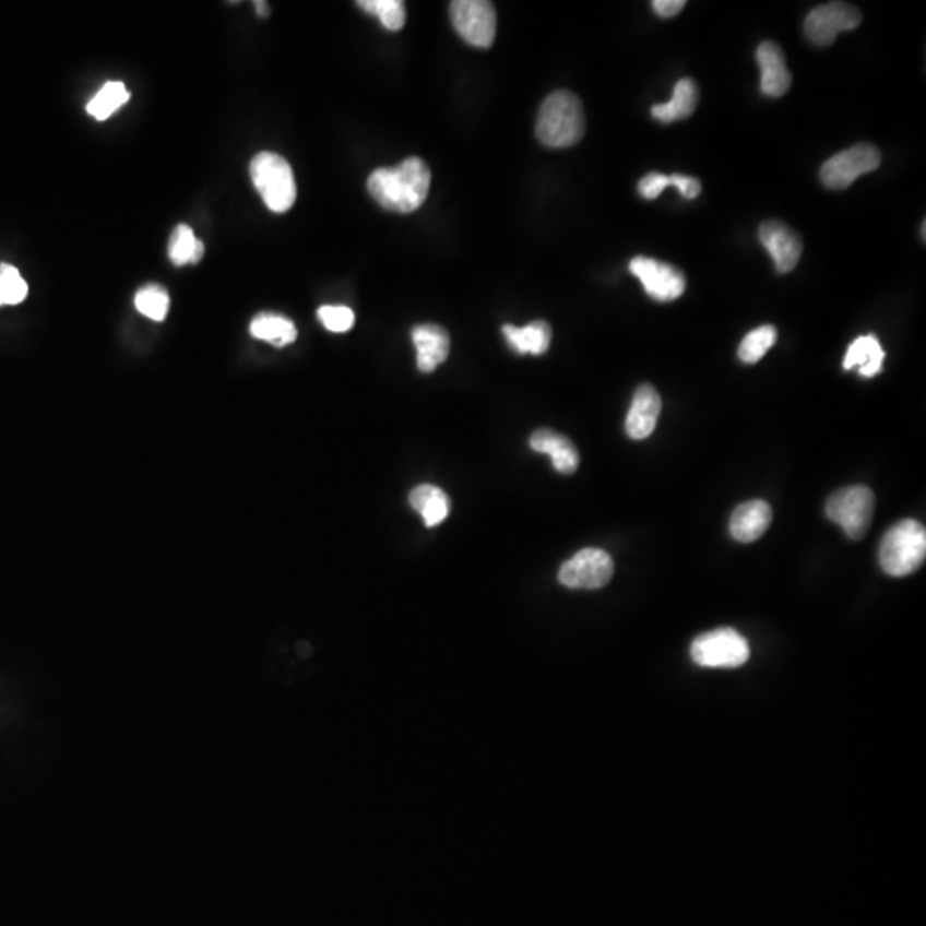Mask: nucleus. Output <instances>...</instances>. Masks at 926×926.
Segmentation results:
<instances>
[{
	"label": "nucleus",
	"mask_w": 926,
	"mask_h": 926,
	"mask_svg": "<svg viewBox=\"0 0 926 926\" xmlns=\"http://www.w3.org/2000/svg\"><path fill=\"white\" fill-rule=\"evenodd\" d=\"M431 188V170L417 156L396 167L378 168L368 180V191L388 212L412 213L423 206Z\"/></svg>",
	"instance_id": "1"
},
{
	"label": "nucleus",
	"mask_w": 926,
	"mask_h": 926,
	"mask_svg": "<svg viewBox=\"0 0 926 926\" xmlns=\"http://www.w3.org/2000/svg\"><path fill=\"white\" fill-rule=\"evenodd\" d=\"M585 132V114L579 96L567 90L551 93L541 105L535 134L549 149H568Z\"/></svg>",
	"instance_id": "2"
},
{
	"label": "nucleus",
	"mask_w": 926,
	"mask_h": 926,
	"mask_svg": "<svg viewBox=\"0 0 926 926\" xmlns=\"http://www.w3.org/2000/svg\"><path fill=\"white\" fill-rule=\"evenodd\" d=\"M925 558L926 531L916 520H901L883 535L879 559L887 575H911L923 567Z\"/></svg>",
	"instance_id": "3"
},
{
	"label": "nucleus",
	"mask_w": 926,
	"mask_h": 926,
	"mask_svg": "<svg viewBox=\"0 0 926 926\" xmlns=\"http://www.w3.org/2000/svg\"><path fill=\"white\" fill-rule=\"evenodd\" d=\"M249 173L256 191L260 192L268 209L285 213L294 206L297 198L296 179L284 156L272 152L260 153L252 158Z\"/></svg>",
	"instance_id": "4"
},
{
	"label": "nucleus",
	"mask_w": 926,
	"mask_h": 926,
	"mask_svg": "<svg viewBox=\"0 0 926 926\" xmlns=\"http://www.w3.org/2000/svg\"><path fill=\"white\" fill-rule=\"evenodd\" d=\"M875 495L870 487L851 486L835 491L827 499L826 513L838 523L847 537L859 541L867 535L874 520Z\"/></svg>",
	"instance_id": "5"
},
{
	"label": "nucleus",
	"mask_w": 926,
	"mask_h": 926,
	"mask_svg": "<svg viewBox=\"0 0 926 926\" xmlns=\"http://www.w3.org/2000/svg\"><path fill=\"white\" fill-rule=\"evenodd\" d=\"M691 660L702 667H739L750 660L747 639L733 628H719L697 637L691 643Z\"/></svg>",
	"instance_id": "6"
},
{
	"label": "nucleus",
	"mask_w": 926,
	"mask_h": 926,
	"mask_svg": "<svg viewBox=\"0 0 926 926\" xmlns=\"http://www.w3.org/2000/svg\"><path fill=\"white\" fill-rule=\"evenodd\" d=\"M882 156L870 143H858L832 156L820 170V179L829 189H846L858 177L880 167Z\"/></svg>",
	"instance_id": "7"
},
{
	"label": "nucleus",
	"mask_w": 926,
	"mask_h": 926,
	"mask_svg": "<svg viewBox=\"0 0 926 926\" xmlns=\"http://www.w3.org/2000/svg\"><path fill=\"white\" fill-rule=\"evenodd\" d=\"M615 563L612 556L597 547H587L571 556L563 567L559 568V582L565 587L575 591H595L606 585L613 579Z\"/></svg>",
	"instance_id": "8"
},
{
	"label": "nucleus",
	"mask_w": 926,
	"mask_h": 926,
	"mask_svg": "<svg viewBox=\"0 0 926 926\" xmlns=\"http://www.w3.org/2000/svg\"><path fill=\"white\" fill-rule=\"evenodd\" d=\"M453 28L472 47L489 48L496 36L495 5L486 0H455L450 4Z\"/></svg>",
	"instance_id": "9"
},
{
	"label": "nucleus",
	"mask_w": 926,
	"mask_h": 926,
	"mask_svg": "<svg viewBox=\"0 0 926 926\" xmlns=\"http://www.w3.org/2000/svg\"><path fill=\"white\" fill-rule=\"evenodd\" d=\"M862 23V12L844 2H829L810 11L805 20V35L817 47L834 44L839 33L855 29Z\"/></svg>",
	"instance_id": "10"
},
{
	"label": "nucleus",
	"mask_w": 926,
	"mask_h": 926,
	"mask_svg": "<svg viewBox=\"0 0 926 926\" xmlns=\"http://www.w3.org/2000/svg\"><path fill=\"white\" fill-rule=\"evenodd\" d=\"M630 272L642 282L649 296L660 302L678 299L687 288V278L679 268L645 256H637L631 260Z\"/></svg>",
	"instance_id": "11"
},
{
	"label": "nucleus",
	"mask_w": 926,
	"mask_h": 926,
	"mask_svg": "<svg viewBox=\"0 0 926 926\" xmlns=\"http://www.w3.org/2000/svg\"><path fill=\"white\" fill-rule=\"evenodd\" d=\"M760 242L771 252L779 273L795 270L802 258L803 242L793 228L783 222L771 221L762 224L759 230Z\"/></svg>",
	"instance_id": "12"
},
{
	"label": "nucleus",
	"mask_w": 926,
	"mask_h": 926,
	"mask_svg": "<svg viewBox=\"0 0 926 926\" xmlns=\"http://www.w3.org/2000/svg\"><path fill=\"white\" fill-rule=\"evenodd\" d=\"M663 400L660 393L651 384H642L637 388L636 395L631 400L625 429L631 440H645L654 432L657 420H660Z\"/></svg>",
	"instance_id": "13"
},
{
	"label": "nucleus",
	"mask_w": 926,
	"mask_h": 926,
	"mask_svg": "<svg viewBox=\"0 0 926 926\" xmlns=\"http://www.w3.org/2000/svg\"><path fill=\"white\" fill-rule=\"evenodd\" d=\"M757 60L760 66V88L763 95L779 98L786 95L791 88V72L786 66L783 48L774 41H763L757 48Z\"/></svg>",
	"instance_id": "14"
},
{
	"label": "nucleus",
	"mask_w": 926,
	"mask_h": 926,
	"mask_svg": "<svg viewBox=\"0 0 926 926\" xmlns=\"http://www.w3.org/2000/svg\"><path fill=\"white\" fill-rule=\"evenodd\" d=\"M417 351V368L420 372H432L450 356V335L440 324H419L412 332Z\"/></svg>",
	"instance_id": "15"
},
{
	"label": "nucleus",
	"mask_w": 926,
	"mask_h": 926,
	"mask_svg": "<svg viewBox=\"0 0 926 926\" xmlns=\"http://www.w3.org/2000/svg\"><path fill=\"white\" fill-rule=\"evenodd\" d=\"M771 522V504L762 499H753L736 508L731 517L729 532L738 543H753L765 534Z\"/></svg>",
	"instance_id": "16"
},
{
	"label": "nucleus",
	"mask_w": 926,
	"mask_h": 926,
	"mask_svg": "<svg viewBox=\"0 0 926 926\" xmlns=\"http://www.w3.org/2000/svg\"><path fill=\"white\" fill-rule=\"evenodd\" d=\"M531 448L534 452L551 456L553 467L559 474L570 475L579 468V452L567 436L551 429H539L531 436Z\"/></svg>",
	"instance_id": "17"
},
{
	"label": "nucleus",
	"mask_w": 926,
	"mask_h": 926,
	"mask_svg": "<svg viewBox=\"0 0 926 926\" xmlns=\"http://www.w3.org/2000/svg\"><path fill=\"white\" fill-rule=\"evenodd\" d=\"M503 335L507 344L517 354H532L543 356L551 345V327L546 321H534L527 327L519 328L513 324H504Z\"/></svg>",
	"instance_id": "18"
},
{
	"label": "nucleus",
	"mask_w": 926,
	"mask_h": 926,
	"mask_svg": "<svg viewBox=\"0 0 926 926\" xmlns=\"http://www.w3.org/2000/svg\"><path fill=\"white\" fill-rule=\"evenodd\" d=\"M699 86L690 78L679 80L675 86L672 100L652 107V117L663 124H672L676 120L688 119L699 105Z\"/></svg>",
	"instance_id": "19"
},
{
	"label": "nucleus",
	"mask_w": 926,
	"mask_h": 926,
	"mask_svg": "<svg viewBox=\"0 0 926 926\" xmlns=\"http://www.w3.org/2000/svg\"><path fill=\"white\" fill-rule=\"evenodd\" d=\"M883 359H886V352L877 336H859L847 348L843 366L846 371L858 369L859 375L865 378H874L882 372Z\"/></svg>",
	"instance_id": "20"
},
{
	"label": "nucleus",
	"mask_w": 926,
	"mask_h": 926,
	"mask_svg": "<svg viewBox=\"0 0 926 926\" xmlns=\"http://www.w3.org/2000/svg\"><path fill=\"white\" fill-rule=\"evenodd\" d=\"M408 503L423 517L426 527H436L447 520L450 513V498L440 487L417 486L408 496Z\"/></svg>",
	"instance_id": "21"
},
{
	"label": "nucleus",
	"mask_w": 926,
	"mask_h": 926,
	"mask_svg": "<svg viewBox=\"0 0 926 926\" xmlns=\"http://www.w3.org/2000/svg\"><path fill=\"white\" fill-rule=\"evenodd\" d=\"M251 335L275 347H285L296 342L297 328L288 318L275 312H260L251 321Z\"/></svg>",
	"instance_id": "22"
},
{
	"label": "nucleus",
	"mask_w": 926,
	"mask_h": 926,
	"mask_svg": "<svg viewBox=\"0 0 926 926\" xmlns=\"http://www.w3.org/2000/svg\"><path fill=\"white\" fill-rule=\"evenodd\" d=\"M204 246L188 225H177L168 242V258L176 266L200 263Z\"/></svg>",
	"instance_id": "23"
},
{
	"label": "nucleus",
	"mask_w": 926,
	"mask_h": 926,
	"mask_svg": "<svg viewBox=\"0 0 926 926\" xmlns=\"http://www.w3.org/2000/svg\"><path fill=\"white\" fill-rule=\"evenodd\" d=\"M129 98H131V95H129L124 83H120V81H108V83L102 86L100 92L96 93L92 100L88 102L86 110L96 120H107L120 107H124Z\"/></svg>",
	"instance_id": "24"
},
{
	"label": "nucleus",
	"mask_w": 926,
	"mask_h": 926,
	"mask_svg": "<svg viewBox=\"0 0 926 926\" xmlns=\"http://www.w3.org/2000/svg\"><path fill=\"white\" fill-rule=\"evenodd\" d=\"M775 340H777V332H775V328L771 327V324H763V327L757 328V330L748 333L743 339L741 345L738 348L739 359L747 364L759 363L765 356L767 352L774 347Z\"/></svg>",
	"instance_id": "25"
},
{
	"label": "nucleus",
	"mask_w": 926,
	"mask_h": 926,
	"mask_svg": "<svg viewBox=\"0 0 926 926\" xmlns=\"http://www.w3.org/2000/svg\"><path fill=\"white\" fill-rule=\"evenodd\" d=\"M357 5L363 11L378 17L384 28L390 29V32H399V29L404 28L407 12H405V4L402 0H360Z\"/></svg>",
	"instance_id": "26"
},
{
	"label": "nucleus",
	"mask_w": 926,
	"mask_h": 926,
	"mask_svg": "<svg viewBox=\"0 0 926 926\" xmlns=\"http://www.w3.org/2000/svg\"><path fill=\"white\" fill-rule=\"evenodd\" d=\"M138 311L153 321H164L170 308V297L162 285L149 284L138 290L134 297Z\"/></svg>",
	"instance_id": "27"
},
{
	"label": "nucleus",
	"mask_w": 926,
	"mask_h": 926,
	"mask_svg": "<svg viewBox=\"0 0 926 926\" xmlns=\"http://www.w3.org/2000/svg\"><path fill=\"white\" fill-rule=\"evenodd\" d=\"M28 297V284L20 270L12 264L0 263V306H16Z\"/></svg>",
	"instance_id": "28"
},
{
	"label": "nucleus",
	"mask_w": 926,
	"mask_h": 926,
	"mask_svg": "<svg viewBox=\"0 0 926 926\" xmlns=\"http://www.w3.org/2000/svg\"><path fill=\"white\" fill-rule=\"evenodd\" d=\"M318 318L328 332L345 333L356 323V314L347 306H321Z\"/></svg>",
	"instance_id": "29"
},
{
	"label": "nucleus",
	"mask_w": 926,
	"mask_h": 926,
	"mask_svg": "<svg viewBox=\"0 0 926 926\" xmlns=\"http://www.w3.org/2000/svg\"><path fill=\"white\" fill-rule=\"evenodd\" d=\"M666 188H669V176H664L661 173L648 174L639 182L640 197L645 198V200L660 198L661 192Z\"/></svg>",
	"instance_id": "30"
},
{
	"label": "nucleus",
	"mask_w": 926,
	"mask_h": 926,
	"mask_svg": "<svg viewBox=\"0 0 926 926\" xmlns=\"http://www.w3.org/2000/svg\"><path fill=\"white\" fill-rule=\"evenodd\" d=\"M669 186H675L681 192V197L688 198V200H694L702 192L700 180L694 179V177L684 176V174H673V176H669Z\"/></svg>",
	"instance_id": "31"
},
{
	"label": "nucleus",
	"mask_w": 926,
	"mask_h": 926,
	"mask_svg": "<svg viewBox=\"0 0 926 926\" xmlns=\"http://www.w3.org/2000/svg\"><path fill=\"white\" fill-rule=\"evenodd\" d=\"M652 8L661 17H673L684 11L685 0H655Z\"/></svg>",
	"instance_id": "32"
},
{
	"label": "nucleus",
	"mask_w": 926,
	"mask_h": 926,
	"mask_svg": "<svg viewBox=\"0 0 926 926\" xmlns=\"http://www.w3.org/2000/svg\"><path fill=\"white\" fill-rule=\"evenodd\" d=\"M256 12H258V16L266 17L270 14V5L266 2H254Z\"/></svg>",
	"instance_id": "33"
}]
</instances>
